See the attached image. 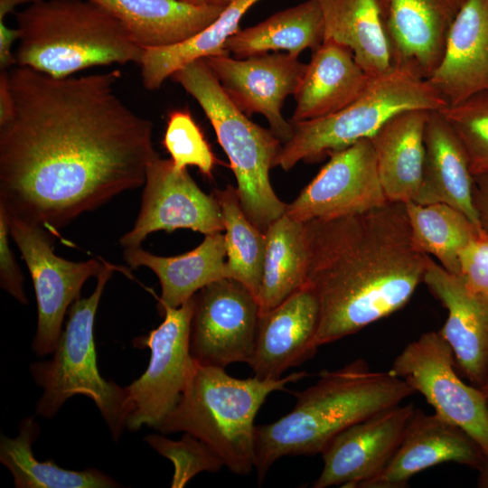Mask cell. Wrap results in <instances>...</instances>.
<instances>
[{
  "label": "cell",
  "mask_w": 488,
  "mask_h": 488,
  "mask_svg": "<svg viewBox=\"0 0 488 488\" xmlns=\"http://www.w3.org/2000/svg\"><path fill=\"white\" fill-rule=\"evenodd\" d=\"M118 70L54 78L8 70L14 116L0 126V207L53 236L83 212L144 185L160 157L153 123L117 95Z\"/></svg>",
  "instance_id": "6da1fadb"
},
{
  "label": "cell",
  "mask_w": 488,
  "mask_h": 488,
  "mask_svg": "<svg viewBox=\"0 0 488 488\" xmlns=\"http://www.w3.org/2000/svg\"><path fill=\"white\" fill-rule=\"evenodd\" d=\"M304 286L319 305L318 346L399 311L423 282L430 257L414 242L404 202L305 223Z\"/></svg>",
  "instance_id": "7a4b0ae2"
},
{
  "label": "cell",
  "mask_w": 488,
  "mask_h": 488,
  "mask_svg": "<svg viewBox=\"0 0 488 488\" xmlns=\"http://www.w3.org/2000/svg\"><path fill=\"white\" fill-rule=\"evenodd\" d=\"M416 393L389 371H372L362 359L323 370L316 382L295 392L293 409L277 421L255 427V463L259 483L278 459L322 454L349 427Z\"/></svg>",
  "instance_id": "3957f363"
},
{
  "label": "cell",
  "mask_w": 488,
  "mask_h": 488,
  "mask_svg": "<svg viewBox=\"0 0 488 488\" xmlns=\"http://www.w3.org/2000/svg\"><path fill=\"white\" fill-rule=\"evenodd\" d=\"M14 16L16 66L54 78L94 66L139 65L144 53L115 16L89 0H42Z\"/></svg>",
  "instance_id": "277c9868"
},
{
  "label": "cell",
  "mask_w": 488,
  "mask_h": 488,
  "mask_svg": "<svg viewBox=\"0 0 488 488\" xmlns=\"http://www.w3.org/2000/svg\"><path fill=\"white\" fill-rule=\"evenodd\" d=\"M306 376L298 371L278 380L237 379L223 368L194 361L179 401L156 429L163 434L183 432L196 436L230 471L247 475L254 468L258 411L269 394L287 390V384Z\"/></svg>",
  "instance_id": "5b68a950"
},
{
  "label": "cell",
  "mask_w": 488,
  "mask_h": 488,
  "mask_svg": "<svg viewBox=\"0 0 488 488\" xmlns=\"http://www.w3.org/2000/svg\"><path fill=\"white\" fill-rule=\"evenodd\" d=\"M170 78L202 108L230 160L244 212L265 232L286 213V203L277 196L269 179L283 144L233 104L204 60L183 66Z\"/></svg>",
  "instance_id": "8992f818"
},
{
  "label": "cell",
  "mask_w": 488,
  "mask_h": 488,
  "mask_svg": "<svg viewBox=\"0 0 488 488\" xmlns=\"http://www.w3.org/2000/svg\"><path fill=\"white\" fill-rule=\"evenodd\" d=\"M447 106L427 80L395 66L389 72L373 78L365 91L340 111L292 123V137L282 145L274 166L288 171L300 161L321 160L371 138L386 121L404 110L441 111Z\"/></svg>",
  "instance_id": "52a82bcc"
},
{
  "label": "cell",
  "mask_w": 488,
  "mask_h": 488,
  "mask_svg": "<svg viewBox=\"0 0 488 488\" xmlns=\"http://www.w3.org/2000/svg\"><path fill=\"white\" fill-rule=\"evenodd\" d=\"M116 269L118 267L105 262L92 294L79 297L70 306L65 328L52 359L32 363L30 371L36 385L42 389L36 403L37 415L52 418L67 399L77 394L84 395L94 401L113 438L117 440L126 428L123 411L126 389L100 375L93 333L99 300Z\"/></svg>",
  "instance_id": "ba28073f"
},
{
  "label": "cell",
  "mask_w": 488,
  "mask_h": 488,
  "mask_svg": "<svg viewBox=\"0 0 488 488\" xmlns=\"http://www.w3.org/2000/svg\"><path fill=\"white\" fill-rule=\"evenodd\" d=\"M161 311V324L135 341L136 346L148 347L151 355L145 371L125 387L123 411L126 428L131 431L158 427L179 401L194 364L190 352L193 296L179 307Z\"/></svg>",
  "instance_id": "9c48e42d"
},
{
  "label": "cell",
  "mask_w": 488,
  "mask_h": 488,
  "mask_svg": "<svg viewBox=\"0 0 488 488\" xmlns=\"http://www.w3.org/2000/svg\"><path fill=\"white\" fill-rule=\"evenodd\" d=\"M389 371L420 393L436 414L466 432L488 458V399L482 389L463 380L438 331L407 344Z\"/></svg>",
  "instance_id": "30bf717a"
},
{
  "label": "cell",
  "mask_w": 488,
  "mask_h": 488,
  "mask_svg": "<svg viewBox=\"0 0 488 488\" xmlns=\"http://www.w3.org/2000/svg\"><path fill=\"white\" fill-rule=\"evenodd\" d=\"M5 215L10 235L27 265L35 291L38 320L32 348L37 356L51 354L70 306L80 297L83 284L90 277H97L105 262H75L60 258L53 251V235L44 227Z\"/></svg>",
  "instance_id": "8fae6325"
},
{
  "label": "cell",
  "mask_w": 488,
  "mask_h": 488,
  "mask_svg": "<svg viewBox=\"0 0 488 488\" xmlns=\"http://www.w3.org/2000/svg\"><path fill=\"white\" fill-rule=\"evenodd\" d=\"M259 315L257 297L238 280L224 277L207 285L193 296L192 357L223 369L235 362L249 364Z\"/></svg>",
  "instance_id": "7c38bea8"
},
{
  "label": "cell",
  "mask_w": 488,
  "mask_h": 488,
  "mask_svg": "<svg viewBox=\"0 0 488 488\" xmlns=\"http://www.w3.org/2000/svg\"><path fill=\"white\" fill-rule=\"evenodd\" d=\"M389 202L370 138L335 152L316 176L286 204V215L305 223L361 213Z\"/></svg>",
  "instance_id": "4fadbf2b"
},
{
  "label": "cell",
  "mask_w": 488,
  "mask_h": 488,
  "mask_svg": "<svg viewBox=\"0 0 488 488\" xmlns=\"http://www.w3.org/2000/svg\"><path fill=\"white\" fill-rule=\"evenodd\" d=\"M141 208L134 227L119 243L139 247L151 233L189 229L204 235L224 230L219 202L202 192L187 169H177L171 159L160 157L147 168Z\"/></svg>",
  "instance_id": "5bb4252c"
},
{
  "label": "cell",
  "mask_w": 488,
  "mask_h": 488,
  "mask_svg": "<svg viewBox=\"0 0 488 488\" xmlns=\"http://www.w3.org/2000/svg\"><path fill=\"white\" fill-rule=\"evenodd\" d=\"M204 61L239 110L265 117L282 144L292 137L293 124L284 118L282 107L296 93L307 68L298 56L275 52L238 59L224 54Z\"/></svg>",
  "instance_id": "9a60e30c"
},
{
  "label": "cell",
  "mask_w": 488,
  "mask_h": 488,
  "mask_svg": "<svg viewBox=\"0 0 488 488\" xmlns=\"http://www.w3.org/2000/svg\"><path fill=\"white\" fill-rule=\"evenodd\" d=\"M413 403L397 405L337 435L322 452L324 466L314 488H361L379 475L396 453Z\"/></svg>",
  "instance_id": "2e32d148"
},
{
  "label": "cell",
  "mask_w": 488,
  "mask_h": 488,
  "mask_svg": "<svg viewBox=\"0 0 488 488\" xmlns=\"http://www.w3.org/2000/svg\"><path fill=\"white\" fill-rule=\"evenodd\" d=\"M423 282L447 311L438 333L452 350L458 373L483 390L488 385V305L431 258Z\"/></svg>",
  "instance_id": "e0dca14e"
},
{
  "label": "cell",
  "mask_w": 488,
  "mask_h": 488,
  "mask_svg": "<svg viewBox=\"0 0 488 488\" xmlns=\"http://www.w3.org/2000/svg\"><path fill=\"white\" fill-rule=\"evenodd\" d=\"M485 458L461 427L415 408L391 460L361 488H404L415 474L432 466L455 463L478 470Z\"/></svg>",
  "instance_id": "ac0fdd59"
},
{
  "label": "cell",
  "mask_w": 488,
  "mask_h": 488,
  "mask_svg": "<svg viewBox=\"0 0 488 488\" xmlns=\"http://www.w3.org/2000/svg\"><path fill=\"white\" fill-rule=\"evenodd\" d=\"M319 305L305 286L259 315L255 348L249 365L261 380H278L317 352Z\"/></svg>",
  "instance_id": "d6986e66"
},
{
  "label": "cell",
  "mask_w": 488,
  "mask_h": 488,
  "mask_svg": "<svg viewBox=\"0 0 488 488\" xmlns=\"http://www.w3.org/2000/svg\"><path fill=\"white\" fill-rule=\"evenodd\" d=\"M427 80L448 106L488 92V0L465 1L440 62Z\"/></svg>",
  "instance_id": "ffe728a7"
},
{
  "label": "cell",
  "mask_w": 488,
  "mask_h": 488,
  "mask_svg": "<svg viewBox=\"0 0 488 488\" xmlns=\"http://www.w3.org/2000/svg\"><path fill=\"white\" fill-rule=\"evenodd\" d=\"M465 0H389L394 65L427 80L442 58L448 31Z\"/></svg>",
  "instance_id": "44dd1931"
},
{
  "label": "cell",
  "mask_w": 488,
  "mask_h": 488,
  "mask_svg": "<svg viewBox=\"0 0 488 488\" xmlns=\"http://www.w3.org/2000/svg\"><path fill=\"white\" fill-rule=\"evenodd\" d=\"M372 79L351 49L324 40L313 52L295 94L296 105L290 122L314 120L340 111L358 99Z\"/></svg>",
  "instance_id": "7402d4cb"
},
{
  "label": "cell",
  "mask_w": 488,
  "mask_h": 488,
  "mask_svg": "<svg viewBox=\"0 0 488 488\" xmlns=\"http://www.w3.org/2000/svg\"><path fill=\"white\" fill-rule=\"evenodd\" d=\"M423 177L415 202L446 203L481 230L473 200L474 174L466 152L440 111H431L424 133Z\"/></svg>",
  "instance_id": "603a6c76"
},
{
  "label": "cell",
  "mask_w": 488,
  "mask_h": 488,
  "mask_svg": "<svg viewBox=\"0 0 488 488\" xmlns=\"http://www.w3.org/2000/svg\"><path fill=\"white\" fill-rule=\"evenodd\" d=\"M324 20V40L351 49L372 78L395 67L389 34V0H316Z\"/></svg>",
  "instance_id": "cb8c5ba5"
},
{
  "label": "cell",
  "mask_w": 488,
  "mask_h": 488,
  "mask_svg": "<svg viewBox=\"0 0 488 488\" xmlns=\"http://www.w3.org/2000/svg\"><path fill=\"white\" fill-rule=\"evenodd\" d=\"M431 111L408 109L386 121L370 138L389 202L415 201L422 183L425 127Z\"/></svg>",
  "instance_id": "d4e9b609"
},
{
  "label": "cell",
  "mask_w": 488,
  "mask_h": 488,
  "mask_svg": "<svg viewBox=\"0 0 488 488\" xmlns=\"http://www.w3.org/2000/svg\"><path fill=\"white\" fill-rule=\"evenodd\" d=\"M108 11L142 49L183 42L212 23L225 8L179 0H89Z\"/></svg>",
  "instance_id": "484cf974"
},
{
  "label": "cell",
  "mask_w": 488,
  "mask_h": 488,
  "mask_svg": "<svg viewBox=\"0 0 488 488\" xmlns=\"http://www.w3.org/2000/svg\"><path fill=\"white\" fill-rule=\"evenodd\" d=\"M226 257L221 232L205 235L195 249L174 257L154 255L140 246L124 250L129 266L148 267L158 277L160 311L165 306L179 307L207 285L227 277Z\"/></svg>",
  "instance_id": "4316f807"
},
{
  "label": "cell",
  "mask_w": 488,
  "mask_h": 488,
  "mask_svg": "<svg viewBox=\"0 0 488 488\" xmlns=\"http://www.w3.org/2000/svg\"><path fill=\"white\" fill-rule=\"evenodd\" d=\"M324 41L323 14L316 0H306L279 11L266 20L230 36L225 49L244 59L286 51L299 56L305 49L315 51Z\"/></svg>",
  "instance_id": "83f0119b"
},
{
  "label": "cell",
  "mask_w": 488,
  "mask_h": 488,
  "mask_svg": "<svg viewBox=\"0 0 488 488\" xmlns=\"http://www.w3.org/2000/svg\"><path fill=\"white\" fill-rule=\"evenodd\" d=\"M259 0H233L210 25L178 43L144 50L139 63L142 84L156 90L183 66L212 56L230 54L225 49L228 39L239 32L247 11Z\"/></svg>",
  "instance_id": "f1b7e54d"
},
{
  "label": "cell",
  "mask_w": 488,
  "mask_h": 488,
  "mask_svg": "<svg viewBox=\"0 0 488 488\" xmlns=\"http://www.w3.org/2000/svg\"><path fill=\"white\" fill-rule=\"evenodd\" d=\"M262 277L257 300L260 314L301 288L306 278L305 223L284 214L266 230Z\"/></svg>",
  "instance_id": "f546056e"
},
{
  "label": "cell",
  "mask_w": 488,
  "mask_h": 488,
  "mask_svg": "<svg viewBox=\"0 0 488 488\" xmlns=\"http://www.w3.org/2000/svg\"><path fill=\"white\" fill-rule=\"evenodd\" d=\"M40 435L33 418H23L15 437L2 435L0 461L9 470L17 488H113L119 484L103 472L89 468L73 471L51 461H38L33 444Z\"/></svg>",
  "instance_id": "4dcf8cb0"
},
{
  "label": "cell",
  "mask_w": 488,
  "mask_h": 488,
  "mask_svg": "<svg viewBox=\"0 0 488 488\" xmlns=\"http://www.w3.org/2000/svg\"><path fill=\"white\" fill-rule=\"evenodd\" d=\"M405 204L417 247L437 258L446 270L459 276L461 251L483 230L448 204Z\"/></svg>",
  "instance_id": "1f68e13d"
},
{
  "label": "cell",
  "mask_w": 488,
  "mask_h": 488,
  "mask_svg": "<svg viewBox=\"0 0 488 488\" xmlns=\"http://www.w3.org/2000/svg\"><path fill=\"white\" fill-rule=\"evenodd\" d=\"M221 207L227 249V277L243 284L257 297L262 277L266 248L265 232L244 212L237 188L227 185L214 190Z\"/></svg>",
  "instance_id": "d6a6232c"
},
{
  "label": "cell",
  "mask_w": 488,
  "mask_h": 488,
  "mask_svg": "<svg viewBox=\"0 0 488 488\" xmlns=\"http://www.w3.org/2000/svg\"><path fill=\"white\" fill-rule=\"evenodd\" d=\"M440 112L462 143L472 174H488V92L447 106Z\"/></svg>",
  "instance_id": "836d02e7"
},
{
  "label": "cell",
  "mask_w": 488,
  "mask_h": 488,
  "mask_svg": "<svg viewBox=\"0 0 488 488\" xmlns=\"http://www.w3.org/2000/svg\"><path fill=\"white\" fill-rule=\"evenodd\" d=\"M163 145L177 169L195 166L205 176L212 177L215 155L188 110H174L169 114Z\"/></svg>",
  "instance_id": "e575fe53"
},
{
  "label": "cell",
  "mask_w": 488,
  "mask_h": 488,
  "mask_svg": "<svg viewBox=\"0 0 488 488\" xmlns=\"http://www.w3.org/2000/svg\"><path fill=\"white\" fill-rule=\"evenodd\" d=\"M145 441L173 463L172 488H183L197 474L215 473L224 466L222 460L209 446L189 433H184L179 440L152 434L146 436Z\"/></svg>",
  "instance_id": "d590c367"
},
{
  "label": "cell",
  "mask_w": 488,
  "mask_h": 488,
  "mask_svg": "<svg viewBox=\"0 0 488 488\" xmlns=\"http://www.w3.org/2000/svg\"><path fill=\"white\" fill-rule=\"evenodd\" d=\"M460 275L465 286L488 305V233H479L460 253Z\"/></svg>",
  "instance_id": "8d00e7d4"
},
{
  "label": "cell",
  "mask_w": 488,
  "mask_h": 488,
  "mask_svg": "<svg viewBox=\"0 0 488 488\" xmlns=\"http://www.w3.org/2000/svg\"><path fill=\"white\" fill-rule=\"evenodd\" d=\"M9 226L5 212L0 207V284L22 305L28 299L23 291V277L9 244Z\"/></svg>",
  "instance_id": "74e56055"
},
{
  "label": "cell",
  "mask_w": 488,
  "mask_h": 488,
  "mask_svg": "<svg viewBox=\"0 0 488 488\" xmlns=\"http://www.w3.org/2000/svg\"><path fill=\"white\" fill-rule=\"evenodd\" d=\"M473 200L480 227L488 233V174L474 175Z\"/></svg>",
  "instance_id": "f35d334b"
},
{
  "label": "cell",
  "mask_w": 488,
  "mask_h": 488,
  "mask_svg": "<svg viewBox=\"0 0 488 488\" xmlns=\"http://www.w3.org/2000/svg\"><path fill=\"white\" fill-rule=\"evenodd\" d=\"M18 39V29L8 27L5 21H0V70H9L15 64L12 47Z\"/></svg>",
  "instance_id": "ab89813d"
},
{
  "label": "cell",
  "mask_w": 488,
  "mask_h": 488,
  "mask_svg": "<svg viewBox=\"0 0 488 488\" xmlns=\"http://www.w3.org/2000/svg\"><path fill=\"white\" fill-rule=\"evenodd\" d=\"M14 100L9 84L8 70L0 72V126L6 124L14 116Z\"/></svg>",
  "instance_id": "60d3db41"
},
{
  "label": "cell",
  "mask_w": 488,
  "mask_h": 488,
  "mask_svg": "<svg viewBox=\"0 0 488 488\" xmlns=\"http://www.w3.org/2000/svg\"><path fill=\"white\" fill-rule=\"evenodd\" d=\"M42 0H0V21H5L8 14L15 13V7L23 4H35Z\"/></svg>",
  "instance_id": "b9f144b4"
},
{
  "label": "cell",
  "mask_w": 488,
  "mask_h": 488,
  "mask_svg": "<svg viewBox=\"0 0 488 488\" xmlns=\"http://www.w3.org/2000/svg\"><path fill=\"white\" fill-rule=\"evenodd\" d=\"M196 6H216L226 8L233 0H179Z\"/></svg>",
  "instance_id": "7bdbcfd3"
},
{
  "label": "cell",
  "mask_w": 488,
  "mask_h": 488,
  "mask_svg": "<svg viewBox=\"0 0 488 488\" xmlns=\"http://www.w3.org/2000/svg\"><path fill=\"white\" fill-rule=\"evenodd\" d=\"M476 484L479 488H488V458H485L478 469Z\"/></svg>",
  "instance_id": "ee69618b"
},
{
  "label": "cell",
  "mask_w": 488,
  "mask_h": 488,
  "mask_svg": "<svg viewBox=\"0 0 488 488\" xmlns=\"http://www.w3.org/2000/svg\"><path fill=\"white\" fill-rule=\"evenodd\" d=\"M483 393L485 394L487 399H488V385L483 389Z\"/></svg>",
  "instance_id": "f6af8a7d"
}]
</instances>
